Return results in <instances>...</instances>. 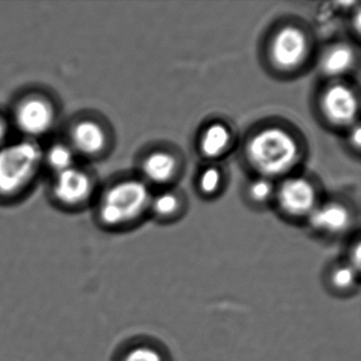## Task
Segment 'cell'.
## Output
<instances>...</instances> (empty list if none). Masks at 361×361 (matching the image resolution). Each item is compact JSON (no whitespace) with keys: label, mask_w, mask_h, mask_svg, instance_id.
Listing matches in <instances>:
<instances>
[{"label":"cell","mask_w":361,"mask_h":361,"mask_svg":"<svg viewBox=\"0 0 361 361\" xmlns=\"http://www.w3.org/2000/svg\"><path fill=\"white\" fill-rule=\"evenodd\" d=\"M151 192L139 179H124L101 196L97 221L107 231H121L136 223L151 204Z\"/></svg>","instance_id":"6da1fadb"},{"label":"cell","mask_w":361,"mask_h":361,"mask_svg":"<svg viewBox=\"0 0 361 361\" xmlns=\"http://www.w3.org/2000/svg\"><path fill=\"white\" fill-rule=\"evenodd\" d=\"M41 145L23 139L0 147V197L13 198L26 191L44 166Z\"/></svg>","instance_id":"7a4b0ae2"},{"label":"cell","mask_w":361,"mask_h":361,"mask_svg":"<svg viewBox=\"0 0 361 361\" xmlns=\"http://www.w3.org/2000/svg\"><path fill=\"white\" fill-rule=\"evenodd\" d=\"M300 149L293 135L280 128H267L253 135L247 145V157L265 177L288 172L299 160Z\"/></svg>","instance_id":"3957f363"},{"label":"cell","mask_w":361,"mask_h":361,"mask_svg":"<svg viewBox=\"0 0 361 361\" xmlns=\"http://www.w3.org/2000/svg\"><path fill=\"white\" fill-rule=\"evenodd\" d=\"M16 128L25 139L37 141L54 128L56 121V109L54 102L43 94L24 97L13 111Z\"/></svg>","instance_id":"277c9868"},{"label":"cell","mask_w":361,"mask_h":361,"mask_svg":"<svg viewBox=\"0 0 361 361\" xmlns=\"http://www.w3.org/2000/svg\"><path fill=\"white\" fill-rule=\"evenodd\" d=\"M94 192V179L87 171L79 166L58 173L52 180V196L64 208L78 209L85 206Z\"/></svg>","instance_id":"5b68a950"},{"label":"cell","mask_w":361,"mask_h":361,"mask_svg":"<svg viewBox=\"0 0 361 361\" xmlns=\"http://www.w3.org/2000/svg\"><path fill=\"white\" fill-rule=\"evenodd\" d=\"M308 41L305 33L297 27L281 28L272 39L270 56L276 66L284 71L297 68L305 60Z\"/></svg>","instance_id":"8992f818"},{"label":"cell","mask_w":361,"mask_h":361,"mask_svg":"<svg viewBox=\"0 0 361 361\" xmlns=\"http://www.w3.org/2000/svg\"><path fill=\"white\" fill-rule=\"evenodd\" d=\"M109 140L106 128L101 122L92 118H83L71 126L67 142L78 156L97 157L104 153Z\"/></svg>","instance_id":"52a82bcc"},{"label":"cell","mask_w":361,"mask_h":361,"mask_svg":"<svg viewBox=\"0 0 361 361\" xmlns=\"http://www.w3.org/2000/svg\"><path fill=\"white\" fill-rule=\"evenodd\" d=\"M281 209L291 216H308L316 204V192L310 181L293 177L281 183L278 190Z\"/></svg>","instance_id":"ba28073f"},{"label":"cell","mask_w":361,"mask_h":361,"mask_svg":"<svg viewBox=\"0 0 361 361\" xmlns=\"http://www.w3.org/2000/svg\"><path fill=\"white\" fill-rule=\"evenodd\" d=\"M321 107L331 123L346 126L352 123L358 114V99L348 86L334 84L323 92Z\"/></svg>","instance_id":"9c48e42d"},{"label":"cell","mask_w":361,"mask_h":361,"mask_svg":"<svg viewBox=\"0 0 361 361\" xmlns=\"http://www.w3.org/2000/svg\"><path fill=\"white\" fill-rule=\"evenodd\" d=\"M310 227L319 233L337 236L348 231L352 223L350 211L339 202L319 204L308 215Z\"/></svg>","instance_id":"30bf717a"},{"label":"cell","mask_w":361,"mask_h":361,"mask_svg":"<svg viewBox=\"0 0 361 361\" xmlns=\"http://www.w3.org/2000/svg\"><path fill=\"white\" fill-rule=\"evenodd\" d=\"M176 172V160L166 152L149 154L142 164V173L147 180L154 183H166Z\"/></svg>","instance_id":"8fae6325"},{"label":"cell","mask_w":361,"mask_h":361,"mask_svg":"<svg viewBox=\"0 0 361 361\" xmlns=\"http://www.w3.org/2000/svg\"><path fill=\"white\" fill-rule=\"evenodd\" d=\"M327 288L338 295H352L358 288V270L348 262L334 264L326 272Z\"/></svg>","instance_id":"7c38bea8"},{"label":"cell","mask_w":361,"mask_h":361,"mask_svg":"<svg viewBox=\"0 0 361 361\" xmlns=\"http://www.w3.org/2000/svg\"><path fill=\"white\" fill-rule=\"evenodd\" d=\"M231 142V132L223 123H212L200 137V147L202 155L216 158L224 154Z\"/></svg>","instance_id":"4fadbf2b"},{"label":"cell","mask_w":361,"mask_h":361,"mask_svg":"<svg viewBox=\"0 0 361 361\" xmlns=\"http://www.w3.org/2000/svg\"><path fill=\"white\" fill-rule=\"evenodd\" d=\"M354 64V52L348 45L339 44L329 48L321 59V69L329 77H338L350 71Z\"/></svg>","instance_id":"5bb4252c"},{"label":"cell","mask_w":361,"mask_h":361,"mask_svg":"<svg viewBox=\"0 0 361 361\" xmlns=\"http://www.w3.org/2000/svg\"><path fill=\"white\" fill-rule=\"evenodd\" d=\"M78 157L79 156L73 147L64 141L54 143L48 147L47 151L43 152L44 164H46L54 175L78 166Z\"/></svg>","instance_id":"9a60e30c"},{"label":"cell","mask_w":361,"mask_h":361,"mask_svg":"<svg viewBox=\"0 0 361 361\" xmlns=\"http://www.w3.org/2000/svg\"><path fill=\"white\" fill-rule=\"evenodd\" d=\"M116 361H166V358L155 346L136 343L124 348Z\"/></svg>","instance_id":"2e32d148"},{"label":"cell","mask_w":361,"mask_h":361,"mask_svg":"<svg viewBox=\"0 0 361 361\" xmlns=\"http://www.w3.org/2000/svg\"><path fill=\"white\" fill-rule=\"evenodd\" d=\"M151 206L158 216L169 217L178 210L179 200L172 192H164L151 200Z\"/></svg>","instance_id":"e0dca14e"},{"label":"cell","mask_w":361,"mask_h":361,"mask_svg":"<svg viewBox=\"0 0 361 361\" xmlns=\"http://www.w3.org/2000/svg\"><path fill=\"white\" fill-rule=\"evenodd\" d=\"M248 192L251 200L257 202H264L269 200L274 194V185L266 177L255 179L249 185Z\"/></svg>","instance_id":"ac0fdd59"},{"label":"cell","mask_w":361,"mask_h":361,"mask_svg":"<svg viewBox=\"0 0 361 361\" xmlns=\"http://www.w3.org/2000/svg\"><path fill=\"white\" fill-rule=\"evenodd\" d=\"M221 183V171L217 168H208L202 173L200 177V188L202 193H215Z\"/></svg>","instance_id":"d6986e66"},{"label":"cell","mask_w":361,"mask_h":361,"mask_svg":"<svg viewBox=\"0 0 361 361\" xmlns=\"http://www.w3.org/2000/svg\"><path fill=\"white\" fill-rule=\"evenodd\" d=\"M8 132H9L8 124L6 123L5 119L0 116V147H3L5 143H7L6 139H7Z\"/></svg>","instance_id":"ffe728a7"},{"label":"cell","mask_w":361,"mask_h":361,"mask_svg":"<svg viewBox=\"0 0 361 361\" xmlns=\"http://www.w3.org/2000/svg\"><path fill=\"white\" fill-rule=\"evenodd\" d=\"M350 142L357 149L360 147V128H359V126H356L355 130H353L352 135H350Z\"/></svg>","instance_id":"44dd1931"}]
</instances>
